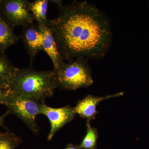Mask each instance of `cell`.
Here are the masks:
<instances>
[{
    "label": "cell",
    "mask_w": 149,
    "mask_h": 149,
    "mask_svg": "<svg viewBox=\"0 0 149 149\" xmlns=\"http://www.w3.org/2000/svg\"><path fill=\"white\" fill-rule=\"evenodd\" d=\"M64 149H79L78 146H74L72 144H69Z\"/></svg>",
    "instance_id": "cell-17"
},
{
    "label": "cell",
    "mask_w": 149,
    "mask_h": 149,
    "mask_svg": "<svg viewBox=\"0 0 149 149\" xmlns=\"http://www.w3.org/2000/svg\"><path fill=\"white\" fill-rule=\"evenodd\" d=\"M22 142L19 137L10 131H0V149H15Z\"/></svg>",
    "instance_id": "cell-14"
},
{
    "label": "cell",
    "mask_w": 149,
    "mask_h": 149,
    "mask_svg": "<svg viewBox=\"0 0 149 149\" xmlns=\"http://www.w3.org/2000/svg\"><path fill=\"white\" fill-rule=\"evenodd\" d=\"M41 111V114L45 116L50 123V130L47 138L49 141L60 129L71 121L75 115L73 108L69 106L54 108L47 105L45 102L42 104Z\"/></svg>",
    "instance_id": "cell-6"
},
{
    "label": "cell",
    "mask_w": 149,
    "mask_h": 149,
    "mask_svg": "<svg viewBox=\"0 0 149 149\" xmlns=\"http://www.w3.org/2000/svg\"><path fill=\"white\" fill-rule=\"evenodd\" d=\"M124 93L120 92L104 97H95L91 95H88L84 98L80 100L75 107L73 110L75 114H77L83 118H86L88 120H91L95 118L97 113V107L100 102L116 97L123 95Z\"/></svg>",
    "instance_id": "cell-8"
},
{
    "label": "cell",
    "mask_w": 149,
    "mask_h": 149,
    "mask_svg": "<svg viewBox=\"0 0 149 149\" xmlns=\"http://www.w3.org/2000/svg\"><path fill=\"white\" fill-rule=\"evenodd\" d=\"M19 38L15 34L13 27L6 21L0 12V51L5 52L8 48L17 42Z\"/></svg>",
    "instance_id": "cell-10"
},
{
    "label": "cell",
    "mask_w": 149,
    "mask_h": 149,
    "mask_svg": "<svg viewBox=\"0 0 149 149\" xmlns=\"http://www.w3.org/2000/svg\"><path fill=\"white\" fill-rule=\"evenodd\" d=\"M10 91V89H6L0 86V105L3 104L4 102Z\"/></svg>",
    "instance_id": "cell-15"
},
{
    "label": "cell",
    "mask_w": 149,
    "mask_h": 149,
    "mask_svg": "<svg viewBox=\"0 0 149 149\" xmlns=\"http://www.w3.org/2000/svg\"><path fill=\"white\" fill-rule=\"evenodd\" d=\"M48 3L47 0H36L29 2V9L37 23L47 26L50 20L47 15Z\"/></svg>",
    "instance_id": "cell-12"
},
{
    "label": "cell",
    "mask_w": 149,
    "mask_h": 149,
    "mask_svg": "<svg viewBox=\"0 0 149 149\" xmlns=\"http://www.w3.org/2000/svg\"><path fill=\"white\" fill-rule=\"evenodd\" d=\"M11 90L41 103L53 95L57 87L54 70L37 71L29 65L17 68L10 80Z\"/></svg>",
    "instance_id": "cell-2"
},
{
    "label": "cell",
    "mask_w": 149,
    "mask_h": 149,
    "mask_svg": "<svg viewBox=\"0 0 149 149\" xmlns=\"http://www.w3.org/2000/svg\"><path fill=\"white\" fill-rule=\"evenodd\" d=\"M27 0H3L1 13L6 21L14 27L33 24L35 20Z\"/></svg>",
    "instance_id": "cell-5"
},
{
    "label": "cell",
    "mask_w": 149,
    "mask_h": 149,
    "mask_svg": "<svg viewBox=\"0 0 149 149\" xmlns=\"http://www.w3.org/2000/svg\"><path fill=\"white\" fill-rule=\"evenodd\" d=\"M88 60L74 59L63 63L58 69L53 70L57 88L76 90L93 85L92 72Z\"/></svg>",
    "instance_id": "cell-3"
},
{
    "label": "cell",
    "mask_w": 149,
    "mask_h": 149,
    "mask_svg": "<svg viewBox=\"0 0 149 149\" xmlns=\"http://www.w3.org/2000/svg\"><path fill=\"white\" fill-rule=\"evenodd\" d=\"M10 114V113L7 110L4 113L0 116V127L1 126L4 127V122L5 118Z\"/></svg>",
    "instance_id": "cell-16"
},
{
    "label": "cell",
    "mask_w": 149,
    "mask_h": 149,
    "mask_svg": "<svg viewBox=\"0 0 149 149\" xmlns=\"http://www.w3.org/2000/svg\"><path fill=\"white\" fill-rule=\"evenodd\" d=\"M3 1V0H0V12H1V8L2 6Z\"/></svg>",
    "instance_id": "cell-18"
},
{
    "label": "cell",
    "mask_w": 149,
    "mask_h": 149,
    "mask_svg": "<svg viewBox=\"0 0 149 149\" xmlns=\"http://www.w3.org/2000/svg\"><path fill=\"white\" fill-rule=\"evenodd\" d=\"M23 27L20 38L24 44L32 64L37 54L43 50V35L37 24Z\"/></svg>",
    "instance_id": "cell-7"
},
{
    "label": "cell",
    "mask_w": 149,
    "mask_h": 149,
    "mask_svg": "<svg viewBox=\"0 0 149 149\" xmlns=\"http://www.w3.org/2000/svg\"><path fill=\"white\" fill-rule=\"evenodd\" d=\"M42 103L20 95L10 89L3 105L7 108V110L10 114H13L21 119L36 135L39 132L36 118L41 114Z\"/></svg>",
    "instance_id": "cell-4"
},
{
    "label": "cell",
    "mask_w": 149,
    "mask_h": 149,
    "mask_svg": "<svg viewBox=\"0 0 149 149\" xmlns=\"http://www.w3.org/2000/svg\"><path fill=\"white\" fill-rule=\"evenodd\" d=\"M55 19L49 29L63 60L100 58L109 49L112 32L109 19L96 7L86 1H73L57 5Z\"/></svg>",
    "instance_id": "cell-1"
},
{
    "label": "cell",
    "mask_w": 149,
    "mask_h": 149,
    "mask_svg": "<svg viewBox=\"0 0 149 149\" xmlns=\"http://www.w3.org/2000/svg\"><path fill=\"white\" fill-rule=\"evenodd\" d=\"M86 134L81 143L78 145L79 149H96L98 134L96 128L91 125L90 120H87Z\"/></svg>",
    "instance_id": "cell-13"
},
{
    "label": "cell",
    "mask_w": 149,
    "mask_h": 149,
    "mask_svg": "<svg viewBox=\"0 0 149 149\" xmlns=\"http://www.w3.org/2000/svg\"><path fill=\"white\" fill-rule=\"evenodd\" d=\"M14 66L5 54L0 51V86L10 89V80L17 69Z\"/></svg>",
    "instance_id": "cell-11"
},
{
    "label": "cell",
    "mask_w": 149,
    "mask_h": 149,
    "mask_svg": "<svg viewBox=\"0 0 149 149\" xmlns=\"http://www.w3.org/2000/svg\"><path fill=\"white\" fill-rule=\"evenodd\" d=\"M43 35V51L52 60L54 70L58 69L64 62L59 52L54 39L49 29L45 24L37 23Z\"/></svg>",
    "instance_id": "cell-9"
}]
</instances>
